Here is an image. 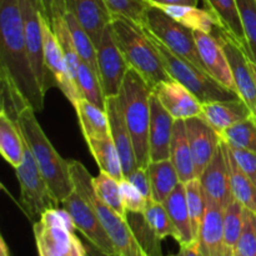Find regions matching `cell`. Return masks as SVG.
<instances>
[{
    "instance_id": "obj_1",
    "label": "cell",
    "mask_w": 256,
    "mask_h": 256,
    "mask_svg": "<svg viewBox=\"0 0 256 256\" xmlns=\"http://www.w3.org/2000/svg\"><path fill=\"white\" fill-rule=\"evenodd\" d=\"M2 80V104L9 105L15 110L14 118L22 129L28 146L32 150L38 162L42 175L54 196L62 202L74 190L69 170V160H64L42 132V126L35 118V112L4 75Z\"/></svg>"
},
{
    "instance_id": "obj_2",
    "label": "cell",
    "mask_w": 256,
    "mask_h": 256,
    "mask_svg": "<svg viewBox=\"0 0 256 256\" xmlns=\"http://www.w3.org/2000/svg\"><path fill=\"white\" fill-rule=\"evenodd\" d=\"M0 75L12 82L34 112H42L45 92L28 54L19 0H0Z\"/></svg>"
},
{
    "instance_id": "obj_3",
    "label": "cell",
    "mask_w": 256,
    "mask_h": 256,
    "mask_svg": "<svg viewBox=\"0 0 256 256\" xmlns=\"http://www.w3.org/2000/svg\"><path fill=\"white\" fill-rule=\"evenodd\" d=\"M152 86L132 68H129L120 88L119 99L134 144L138 168L148 169L150 164V98Z\"/></svg>"
},
{
    "instance_id": "obj_4",
    "label": "cell",
    "mask_w": 256,
    "mask_h": 256,
    "mask_svg": "<svg viewBox=\"0 0 256 256\" xmlns=\"http://www.w3.org/2000/svg\"><path fill=\"white\" fill-rule=\"evenodd\" d=\"M112 32L130 68L136 70L152 88L172 80L142 25L122 15H112Z\"/></svg>"
},
{
    "instance_id": "obj_5",
    "label": "cell",
    "mask_w": 256,
    "mask_h": 256,
    "mask_svg": "<svg viewBox=\"0 0 256 256\" xmlns=\"http://www.w3.org/2000/svg\"><path fill=\"white\" fill-rule=\"evenodd\" d=\"M69 170L74 189L79 192L94 208L98 218L112 242L116 254L119 256H146L138 244L126 220L115 212L112 208L108 206L95 194L92 182V176L86 168L76 160H69Z\"/></svg>"
},
{
    "instance_id": "obj_6",
    "label": "cell",
    "mask_w": 256,
    "mask_h": 256,
    "mask_svg": "<svg viewBox=\"0 0 256 256\" xmlns=\"http://www.w3.org/2000/svg\"><path fill=\"white\" fill-rule=\"evenodd\" d=\"M145 30H146L152 42H154L170 76L182 85H184L186 89H189L200 100L202 104L239 99V94L225 88L224 85L220 84L218 80H215L212 75L205 72L204 70L199 69L188 60L178 56L169 48L165 46L155 35H152L146 28H145Z\"/></svg>"
},
{
    "instance_id": "obj_7",
    "label": "cell",
    "mask_w": 256,
    "mask_h": 256,
    "mask_svg": "<svg viewBox=\"0 0 256 256\" xmlns=\"http://www.w3.org/2000/svg\"><path fill=\"white\" fill-rule=\"evenodd\" d=\"M75 229L64 208L45 212L32 226L39 256H85L84 242L75 235Z\"/></svg>"
},
{
    "instance_id": "obj_8",
    "label": "cell",
    "mask_w": 256,
    "mask_h": 256,
    "mask_svg": "<svg viewBox=\"0 0 256 256\" xmlns=\"http://www.w3.org/2000/svg\"><path fill=\"white\" fill-rule=\"evenodd\" d=\"M142 26L146 28L152 35H155L165 46L169 48L178 56L188 60L195 66L208 72L198 50L194 30L178 22L159 8L152 6V5H150L148 9Z\"/></svg>"
},
{
    "instance_id": "obj_9",
    "label": "cell",
    "mask_w": 256,
    "mask_h": 256,
    "mask_svg": "<svg viewBox=\"0 0 256 256\" xmlns=\"http://www.w3.org/2000/svg\"><path fill=\"white\" fill-rule=\"evenodd\" d=\"M15 172L20 185V206L28 219L35 222V219L39 220L45 212L59 206V200L48 186L28 144L24 162Z\"/></svg>"
},
{
    "instance_id": "obj_10",
    "label": "cell",
    "mask_w": 256,
    "mask_h": 256,
    "mask_svg": "<svg viewBox=\"0 0 256 256\" xmlns=\"http://www.w3.org/2000/svg\"><path fill=\"white\" fill-rule=\"evenodd\" d=\"M22 9L24 34L26 42L32 68L36 76L38 82L44 92L49 89V74L44 60V36H42V16L45 14L42 0H19Z\"/></svg>"
},
{
    "instance_id": "obj_11",
    "label": "cell",
    "mask_w": 256,
    "mask_h": 256,
    "mask_svg": "<svg viewBox=\"0 0 256 256\" xmlns=\"http://www.w3.org/2000/svg\"><path fill=\"white\" fill-rule=\"evenodd\" d=\"M96 62L98 76L105 96H118L130 66L118 45L112 24L104 30L102 42L96 48Z\"/></svg>"
},
{
    "instance_id": "obj_12",
    "label": "cell",
    "mask_w": 256,
    "mask_h": 256,
    "mask_svg": "<svg viewBox=\"0 0 256 256\" xmlns=\"http://www.w3.org/2000/svg\"><path fill=\"white\" fill-rule=\"evenodd\" d=\"M212 35L218 38L224 48L232 76H234L235 85H236L238 94L246 102L248 106L252 109V114L256 116V80L254 70L252 68V62L244 50L220 26L215 28Z\"/></svg>"
},
{
    "instance_id": "obj_13",
    "label": "cell",
    "mask_w": 256,
    "mask_h": 256,
    "mask_svg": "<svg viewBox=\"0 0 256 256\" xmlns=\"http://www.w3.org/2000/svg\"><path fill=\"white\" fill-rule=\"evenodd\" d=\"M42 36H44V60L48 74H52V82L58 85L62 94L75 108L78 102L82 99V94H80L76 82L70 74L64 52L60 48L56 35L48 20L46 14L42 16Z\"/></svg>"
},
{
    "instance_id": "obj_14",
    "label": "cell",
    "mask_w": 256,
    "mask_h": 256,
    "mask_svg": "<svg viewBox=\"0 0 256 256\" xmlns=\"http://www.w3.org/2000/svg\"><path fill=\"white\" fill-rule=\"evenodd\" d=\"M62 204V208L72 218L75 228L80 230L85 239L89 240L90 242L96 245L104 252L116 254L112 242L110 240L106 230L104 229L102 222L98 218L94 208L79 192H76L75 189L72 190V194L65 198Z\"/></svg>"
},
{
    "instance_id": "obj_15",
    "label": "cell",
    "mask_w": 256,
    "mask_h": 256,
    "mask_svg": "<svg viewBox=\"0 0 256 256\" xmlns=\"http://www.w3.org/2000/svg\"><path fill=\"white\" fill-rule=\"evenodd\" d=\"M185 128L194 162L195 176L199 179L210 160L214 158L222 139L220 135L200 116L185 120Z\"/></svg>"
},
{
    "instance_id": "obj_16",
    "label": "cell",
    "mask_w": 256,
    "mask_h": 256,
    "mask_svg": "<svg viewBox=\"0 0 256 256\" xmlns=\"http://www.w3.org/2000/svg\"><path fill=\"white\" fill-rule=\"evenodd\" d=\"M105 110H106L108 119H109L110 135H112L118 152H119L124 178H126L135 169H138V164L132 134H130L129 128L125 122L119 95L118 96H106Z\"/></svg>"
},
{
    "instance_id": "obj_17",
    "label": "cell",
    "mask_w": 256,
    "mask_h": 256,
    "mask_svg": "<svg viewBox=\"0 0 256 256\" xmlns=\"http://www.w3.org/2000/svg\"><path fill=\"white\" fill-rule=\"evenodd\" d=\"M199 180L204 190L206 202H212L225 209L234 200L230 188L229 170H228L222 142L214 158L210 160L208 166L200 175Z\"/></svg>"
},
{
    "instance_id": "obj_18",
    "label": "cell",
    "mask_w": 256,
    "mask_h": 256,
    "mask_svg": "<svg viewBox=\"0 0 256 256\" xmlns=\"http://www.w3.org/2000/svg\"><path fill=\"white\" fill-rule=\"evenodd\" d=\"M152 92L175 120H188L202 114L200 100L176 80L159 82L152 88Z\"/></svg>"
},
{
    "instance_id": "obj_19",
    "label": "cell",
    "mask_w": 256,
    "mask_h": 256,
    "mask_svg": "<svg viewBox=\"0 0 256 256\" xmlns=\"http://www.w3.org/2000/svg\"><path fill=\"white\" fill-rule=\"evenodd\" d=\"M194 36L196 40L198 50L208 72L220 84L238 94L236 85H235L226 54L219 39L214 35L199 32V30H194Z\"/></svg>"
},
{
    "instance_id": "obj_20",
    "label": "cell",
    "mask_w": 256,
    "mask_h": 256,
    "mask_svg": "<svg viewBox=\"0 0 256 256\" xmlns=\"http://www.w3.org/2000/svg\"><path fill=\"white\" fill-rule=\"evenodd\" d=\"M152 118H150V162L170 159V144L174 132L175 119L162 106L156 95L150 98Z\"/></svg>"
},
{
    "instance_id": "obj_21",
    "label": "cell",
    "mask_w": 256,
    "mask_h": 256,
    "mask_svg": "<svg viewBox=\"0 0 256 256\" xmlns=\"http://www.w3.org/2000/svg\"><path fill=\"white\" fill-rule=\"evenodd\" d=\"M68 12H72L90 39L99 46L104 30L112 24V12L105 0H68Z\"/></svg>"
},
{
    "instance_id": "obj_22",
    "label": "cell",
    "mask_w": 256,
    "mask_h": 256,
    "mask_svg": "<svg viewBox=\"0 0 256 256\" xmlns=\"http://www.w3.org/2000/svg\"><path fill=\"white\" fill-rule=\"evenodd\" d=\"M252 115H254L252 109L242 98H239L235 100L204 102L200 118L220 135L225 129L248 119Z\"/></svg>"
},
{
    "instance_id": "obj_23",
    "label": "cell",
    "mask_w": 256,
    "mask_h": 256,
    "mask_svg": "<svg viewBox=\"0 0 256 256\" xmlns=\"http://www.w3.org/2000/svg\"><path fill=\"white\" fill-rule=\"evenodd\" d=\"M224 210L212 202H206V212L200 229V256H224Z\"/></svg>"
},
{
    "instance_id": "obj_24",
    "label": "cell",
    "mask_w": 256,
    "mask_h": 256,
    "mask_svg": "<svg viewBox=\"0 0 256 256\" xmlns=\"http://www.w3.org/2000/svg\"><path fill=\"white\" fill-rule=\"evenodd\" d=\"M26 142L22 129L14 118H10L5 112H0V152L8 164L14 169L24 162Z\"/></svg>"
},
{
    "instance_id": "obj_25",
    "label": "cell",
    "mask_w": 256,
    "mask_h": 256,
    "mask_svg": "<svg viewBox=\"0 0 256 256\" xmlns=\"http://www.w3.org/2000/svg\"><path fill=\"white\" fill-rule=\"evenodd\" d=\"M204 4L205 8L216 16L220 28L225 30L248 55L246 38L236 0H204Z\"/></svg>"
},
{
    "instance_id": "obj_26",
    "label": "cell",
    "mask_w": 256,
    "mask_h": 256,
    "mask_svg": "<svg viewBox=\"0 0 256 256\" xmlns=\"http://www.w3.org/2000/svg\"><path fill=\"white\" fill-rule=\"evenodd\" d=\"M166 209L172 224L176 228L179 232V245L186 246V245L195 242L194 234H192V220H190L189 209L186 202V192H185V184L180 182L174 192L162 202Z\"/></svg>"
},
{
    "instance_id": "obj_27",
    "label": "cell",
    "mask_w": 256,
    "mask_h": 256,
    "mask_svg": "<svg viewBox=\"0 0 256 256\" xmlns=\"http://www.w3.org/2000/svg\"><path fill=\"white\" fill-rule=\"evenodd\" d=\"M152 6L159 8L170 18L186 28H190L192 30H199V32L212 34L215 28L220 26L216 16L208 9H200L192 5L152 4Z\"/></svg>"
},
{
    "instance_id": "obj_28",
    "label": "cell",
    "mask_w": 256,
    "mask_h": 256,
    "mask_svg": "<svg viewBox=\"0 0 256 256\" xmlns=\"http://www.w3.org/2000/svg\"><path fill=\"white\" fill-rule=\"evenodd\" d=\"M170 160L176 169L180 182L185 184L190 180L198 179L195 176L194 162L188 142L185 120H175L172 144H170Z\"/></svg>"
},
{
    "instance_id": "obj_29",
    "label": "cell",
    "mask_w": 256,
    "mask_h": 256,
    "mask_svg": "<svg viewBox=\"0 0 256 256\" xmlns=\"http://www.w3.org/2000/svg\"><path fill=\"white\" fill-rule=\"evenodd\" d=\"M222 148L224 150L225 160H226L228 170H229L230 188L235 200L242 204L245 209H249L256 214V186L254 182L246 176L242 168L235 160L232 149L226 142H222Z\"/></svg>"
},
{
    "instance_id": "obj_30",
    "label": "cell",
    "mask_w": 256,
    "mask_h": 256,
    "mask_svg": "<svg viewBox=\"0 0 256 256\" xmlns=\"http://www.w3.org/2000/svg\"><path fill=\"white\" fill-rule=\"evenodd\" d=\"M75 110L78 112L79 124L85 140L105 139V138L112 136L106 110L96 106L84 98L78 102Z\"/></svg>"
},
{
    "instance_id": "obj_31",
    "label": "cell",
    "mask_w": 256,
    "mask_h": 256,
    "mask_svg": "<svg viewBox=\"0 0 256 256\" xmlns=\"http://www.w3.org/2000/svg\"><path fill=\"white\" fill-rule=\"evenodd\" d=\"M146 170L152 184V199L156 202H164L180 182L174 164L170 159L150 162Z\"/></svg>"
},
{
    "instance_id": "obj_32",
    "label": "cell",
    "mask_w": 256,
    "mask_h": 256,
    "mask_svg": "<svg viewBox=\"0 0 256 256\" xmlns=\"http://www.w3.org/2000/svg\"><path fill=\"white\" fill-rule=\"evenodd\" d=\"M86 142L100 170L112 175L116 180H122L124 178V172H122L119 152H118L112 138L86 139Z\"/></svg>"
},
{
    "instance_id": "obj_33",
    "label": "cell",
    "mask_w": 256,
    "mask_h": 256,
    "mask_svg": "<svg viewBox=\"0 0 256 256\" xmlns=\"http://www.w3.org/2000/svg\"><path fill=\"white\" fill-rule=\"evenodd\" d=\"M125 220L145 255L162 256V239L158 236L156 232L146 222L144 212H126Z\"/></svg>"
},
{
    "instance_id": "obj_34",
    "label": "cell",
    "mask_w": 256,
    "mask_h": 256,
    "mask_svg": "<svg viewBox=\"0 0 256 256\" xmlns=\"http://www.w3.org/2000/svg\"><path fill=\"white\" fill-rule=\"evenodd\" d=\"M244 209L238 200H232L224 210V256H235L238 242L244 226Z\"/></svg>"
},
{
    "instance_id": "obj_35",
    "label": "cell",
    "mask_w": 256,
    "mask_h": 256,
    "mask_svg": "<svg viewBox=\"0 0 256 256\" xmlns=\"http://www.w3.org/2000/svg\"><path fill=\"white\" fill-rule=\"evenodd\" d=\"M220 139L230 148L256 152V116L252 115L225 129L220 134Z\"/></svg>"
},
{
    "instance_id": "obj_36",
    "label": "cell",
    "mask_w": 256,
    "mask_h": 256,
    "mask_svg": "<svg viewBox=\"0 0 256 256\" xmlns=\"http://www.w3.org/2000/svg\"><path fill=\"white\" fill-rule=\"evenodd\" d=\"M64 19L66 22L68 28H69L70 35H72V42L75 45L78 54H79L82 62H86L89 66H92L98 74V62H96V46L90 39L89 34L85 32L84 28L82 26L75 15L72 12H68L64 15Z\"/></svg>"
},
{
    "instance_id": "obj_37",
    "label": "cell",
    "mask_w": 256,
    "mask_h": 256,
    "mask_svg": "<svg viewBox=\"0 0 256 256\" xmlns=\"http://www.w3.org/2000/svg\"><path fill=\"white\" fill-rule=\"evenodd\" d=\"M92 182L95 194L100 198V200L125 219L126 209L122 204V194H120V180H116L112 175L100 170L99 175L92 178Z\"/></svg>"
},
{
    "instance_id": "obj_38",
    "label": "cell",
    "mask_w": 256,
    "mask_h": 256,
    "mask_svg": "<svg viewBox=\"0 0 256 256\" xmlns=\"http://www.w3.org/2000/svg\"><path fill=\"white\" fill-rule=\"evenodd\" d=\"M75 82H76L78 88H79L82 98L92 102L96 106L102 108V109H105L106 96L102 92L100 79L96 72H95V70L92 66H89L86 62H80Z\"/></svg>"
},
{
    "instance_id": "obj_39",
    "label": "cell",
    "mask_w": 256,
    "mask_h": 256,
    "mask_svg": "<svg viewBox=\"0 0 256 256\" xmlns=\"http://www.w3.org/2000/svg\"><path fill=\"white\" fill-rule=\"evenodd\" d=\"M185 192H186V202L190 220H192V234L198 242L205 212H206V199H205L204 190L199 179H192L185 182Z\"/></svg>"
},
{
    "instance_id": "obj_40",
    "label": "cell",
    "mask_w": 256,
    "mask_h": 256,
    "mask_svg": "<svg viewBox=\"0 0 256 256\" xmlns=\"http://www.w3.org/2000/svg\"><path fill=\"white\" fill-rule=\"evenodd\" d=\"M144 216L160 239L162 240L168 236H172L179 242V232L162 202L149 200L144 210Z\"/></svg>"
},
{
    "instance_id": "obj_41",
    "label": "cell",
    "mask_w": 256,
    "mask_h": 256,
    "mask_svg": "<svg viewBox=\"0 0 256 256\" xmlns=\"http://www.w3.org/2000/svg\"><path fill=\"white\" fill-rule=\"evenodd\" d=\"M50 25H52V30H54L55 35H56V39L58 42H59L62 52H64V56L65 59H66L70 74H72V79L76 80L78 69H79V65L80 62H82V59H80L79 54H78L76 49H75V45L74 42H72V35H70L66 22H65L64 16H60L52 20Z\"/></svg>"
},
{
    "instance_id": "obj_42",
    "label": "cell",
    "mask_w": 256,
    "mask_h": 256,
    "mask_svg": "<svg viewBox=\"0 0 256 256\" xmlns=\"http://www.w3.org/2000/svg\"><path fill=\"white\" fill-rule=\"evenodd\" d=\"M248 44V58L256 65V2L255 0H236Z\"/></svg>"
},
{
    "instance_id": "obj_43",
    "label": "cell",
    "mask_w": 256,
    "mask_h": 256,
    "mask_svg": "<svg viewBox=\"0 0 256 256\" xmlns=\"http://www.w3.org/2000/svg\"><path fill=\"white\" fill-rule=\"evenodd\" d=\"M112 15H122L142 25L150 5L146 0H105Z\"/></svg>"
},
{
    "instance_id": "obj_44",
    "label": "cell",
    "mask_w": 256,
    "mask_h": 256,
    "mask_svg": "<svg viewBox=\"0 0 256 256\" xmlns=\"http://www.w3.org/2000/svg\"><path fill=\"white\" fill-rule=\"evenodd\" d=\"M235 256H256V214L249 209H244V226Z\"/></svg>"
},
{
    "instance_id": "obj_45",
    "label": "cell",
    "mask_w": 256,
    "mask_h": 256,
    "mask_svg": "<svg viewBox=\"0 0 256 256\" xmlns=\"http://www.w3.org/2000/svg\"><path fill=\"white\" fill-rule=\"evenodd\" d=\"M120 194L126 212H144L149 200L125 178L120 180Z\"/></svg>"
},
{
    "instance_id": "obj_46",
    "label": "cell",
    "mask_w": 256,
    "mask_h": 256,
    "mask_svg": "<svg viewBox=\"0 0 256 256\" xmlns=\"http://www.w3.org/2000/svg\"><path fill=\"white\" fill-rule=\"evenodd\" d=\"M230 149L239 166L256 186V152L236 149V148H230Z\"/></svg>"
},
{
    "instance_id": "obj_47",
    "label": "cell",
    "mask_w": 256,
    "mask_h": 256,
    "mask_svg": "<svg viewBox=\"0 0 256 256\" xmlns=\"http://www.w3.org/2000/svg\"><path fill=\"white\" fill-rule=\"evenodd\" d=\"M125 179L129 180L148 200L152 199V184H150V178L149 172L146 169L142 168H138L130 175H128Z\"/></svg>"
},
{
    "instance_id": "obj_48",
    "label": "cell",
    "mask_w": 256,
    "mask_h": 256,
    "mask_svg": "<svg viewBox=\"0 0 256 256\" xmlns=\"http://www.w3.org/2000/svg\"><path fill=\"white\" fill-rule=\"evenodd\" d=\"M42 4L50 24L54 19L64 16L68 12V0H42Z\"/></svg>"
},
{
    "instance_id": "obj_49",
    "label": "cell",
    "mask_w": 256,
    "mask_h": 256,
    "mask_svg": "<svg viewBox=\"0 0 256 256\" xmlns=\"http://www.w3.org/2000/svg\"><path fill=\"white\" fill-rule=\"evenodd\" d=\"M85 246V256H119L116 254H110V252H104L100 248H98L96 245H94L92 242H90L89 240L84 242Z\"/></svg>"
},
{
    "instance_id": "obj_50",
    "label": "cell",
    "mask_w": 256,
    "mask_h": 256,
    "mask_svg": "<svg viewBox=\"0 0 256 256\" xmlns=\"http://www.w3.org/2000/svg\"><path fill=\"white\" fill-rule=\"evenodd\" d=\"M148 4H164V5H192L196 6L198 0H146Z\"/></svg>"
},
{
    "instance_id": "obj_51",
    "label": "cell",
    "mask_w": 256,
    "mask_h": 256,
    "mask_svg": "<svg viewBox=\"0 0 256 256\" xmlns=\"http://www.w3.org/2000/svg\"><path fill=\"white\" fill-rule=\"evenodd\" d=\"M184 250L185 256H200L199 254V244L198 242H192V244L186 245V246H180Z\"/></svg>"
},
{
    "instance_id": "obj_52",
    "label": "cell",
    "mask_w": 256,
    "mask_h": 256,
    "mask_svg": "<svg viewBox=\"0 0 256 256\" xmlns=\"http://www.w3.org/2000/svg\"><path fill=\"white\" fill-rule=\"evenodd\" d=\"M0 256H10L9 248H8L6 242H5L2 236H0Z\"/></svg>"
},
{
    "instance_id": "obj_53",
    "label": "cell",
    "mask_w": 256,
    "mask_h": 256,
    "mask_svg": "<svg viewBox=\"0 0 256 256\" xmlns=\"http://www.w3.org/2000/svg\"><path fill=\"white\" fill-rule=\"evenodd\" d=\"M168 256H185V252H184V250H182V248H180V252H176V254L168 255Z\"/></svg>"
},
{
    "instance_id": "obj_54",
    "label": "cell",
    "mask_w": 256,
    "mask_h": 256,
    "mask_svg": "<svg viewBox=\"0 0 256 256\" xmlns=\"http://www.w3.org/2000/svg\"><path fill=\"white\" fill-rule=\"evenodd\" d=\"M252 70H254V74H255V80H256V65L254 64V62H252Z\"/></svg>"
},
{
    "instance_id": "obj_55",
    "label": "cell",
    "mask_w": 256,
    "mask_h": 256,
    "mask_svg": "<svg viewBox=\"0 0 256 256\" xmlns=\"http://www.w3.org/2000/svg\"><path fill=\"white\" fill-rule=\"evenodd\" d=\"M255 2H256V0H255Z\"/></svg>"
}]
</instances>
